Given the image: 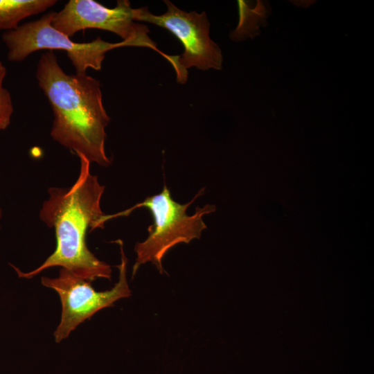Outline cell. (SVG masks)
<instances>
[{
    "mask_svg": "<svg viewBox=\"0 0 374 374\" xmlns=\"http://www.w3.org/2000/svg\"><path fill=\"white\" fill-rule=\"evenodd\" d=\"M78 157L80 171L75 183L69 188L50 187L48 198L39 213L40 220L55 230V249L30 271L23 272L10 264L19 278H31L50 267H61L91 282L111 279L110 265L91 252L86 240L89 229L104 228L100 201L105 186L99 183L98 176L91 173V163L83 156Z\"/></svg>",
    "mask_w": 374,
    "mask_h": 374,
    "instance_id": "6da1fadb",
    "label": "cell"
},
{
    "mask_svg": "<svg viewBox=\"0 0 374 374\" xmlns=\"http://www.w3.org/2000/svg\"><path fill=\"white\" fill-rule=\"evenodd\" d=\"M35 76L53 112L51 138L90 163L109 166L112 159L105 143L110 118L99 80L87 74L66 73L51 51L40 55Z\"/></svg>",
    "mask_w": 374,
    "mask_h": 374,
    "instance_id": "7a4b0ae2",
    "label": "cell"
},
{
    "mask_svg": "<svg viewBox=\"0 0 374 374\" xmlns=\"http://www.w3.org/2000/svg\"><path fill=\"white\" fill-rule=\"evenodd\" d=\"M202 188L189 202L181 204L175 202L166 184L162 191L147 197L142 202L115 214H105L101 219L102 225L113 218L129 215L133 211L146 208L153 217V224L148 228V235L134 247L136 254L132 268L134 277L140 266L148 262L155 265L160 273L163 272L162 259L166 253L179 243H189L193 239L199 238L202 231L206 229L203 221L205 215L214 212L215 205L206 204L197 207L192 215L186 213L188 206L201 195Z\"/></svg>",
    "mask_w": 374,
    "mask_h": 374,
    "instance_id": "3957f363",
    "label": "cell"
},
{
    "mask_svg": "<svg viewBox=\"0 0 374 374\" xmlns=\"http://www.w3.org/2000/svg\"><path fill=\"white\" fill-rule=\"evenodd\" d=\"M52 12L3 33L2 40L7 48L9 61L22 62L39 50H61L66 53L75 73L84 75L89 68L96 71L101 69L107 52L127 46L123 41L111 43L100 37L90 42H75L52 26Z\"/></svg>",
    "mask_w": 374,
    "mask_h": 374,
    "instance_id": "277c9868",
    "label": "cell"
},
{
    "mask_svg": "<svg viewBox=\"0 0 374 374\" xmlns=\"http://www.w3.org/2000/svg\"><path fill=\"white\" fill-rule=\"evenodd\" d=\"M51 25L69 38L87 28L109 31L121 37L127 46L150 48L173 67L176 63V55H167L157 48L148 35V27L136 22L134 8L127 0L118 1L112 8L93 0H70L60 11H53Z\"/></svg>",
    "mask_w": 374,
    "mask_h": 374,
    "instance_id": "5b68a950",
    "label": "cell"
},
{
    "mask_svg": "<svg viewBox=\"0 0 374 374\" xmlns=\"http://www.w3.org/2000/svg\"><path fill=\"white\" fill-rule=\"evenodd\" d=\"M115 242L120 249L121 263L117 265L118 280L111 290L98 292L92 287V282L64 268L60 269L56 278H41L42 284L54 290L62 303L60 322L53 333L57 343L66 339L80 323L99 310L114 306L116 301L131 296L127 280V258L123 241L117 240Z\"/></svg>",
    "mask_w": 374,
    "mask_h": 374,
    "instance_id": "8992f818",
    "label": "cell"
},
{
    "mask_svg": "<svg viewBox=\"0 0 374 374\" xmlns=\"http://www.w3.org/2000/svg\"><path fill=\"white\" fill-rule=\"evenodd\" d=\"M167 11L159 15L151 13L147 7L134 8V20L153 24L168 30L181 42L184 53L177 57V81H187L188 69L200 70L222 69L220 46L209 35L210 23L205 12H186L166 0Z\"/></svg>",
    "mask_w": 374,
    "mask_h": 374,
    "instance_id": "52a82bcc",
    "label": "cell"
},
{
    "mask_svg": "<svg viewBox=\"0 0 374 374\" xmlns=\"http://www.w3.org/2000/svg\"><path fill=\"white\" fill-rule=\"evenodd\" d=\"M239 23L231 33L234 41L248 37L253 38L260 33V28L268 25L267 19L271 15V8L267 1H238Z\"/></svg>",
    "mask_w": 374,
    "mask_h": 374,
    "instance_id": "ba28073f",
    "label": "cell"
},
{
    "mask_svg": "<svg viewBox=\"0 0 374 374\" xmlns=\"http://www.w3.org/2000/svg\"><path fill=\"white\" fill-rule=\"evenodd\" d=\"M56 0H0V30H10L29 17L43 12Z\"/></svg>",
    "mask_w": 374,
    "mask_h": 374,
    "instance_id": "9c48e42d",
    "label": "cell"
},
{
    "mask_svg": "<svg viewBox=\"0 0 374 374\" xmlns=\"http://www.w3.org/2000/svg\"><path fill=\"white\" fill-rule=\"evenodd\" d=\"M6 68L0 61V131L10 125L14 107L10 91L4 87Z\"/></svg>",
    "mask_w": 374,
    "mask_h": 374,
    "instance_id": "30bf717a",
    "label": "cell"
},
{
    "mask_svg": "<svg viewBox=\"0 0 374 374\" xmlns=\"http://www.w3.org/2000/svg\"><path fill=\"white\" fill-rule=\"evenodd\" d=\"M1 218H2V209L0 206V228H1Z\"/></svg>",
    "mask_w": 374,
    "mask_h": 374,
    "instance_id": "8fae6325",
    "label": "cell"
}]
</instances>
